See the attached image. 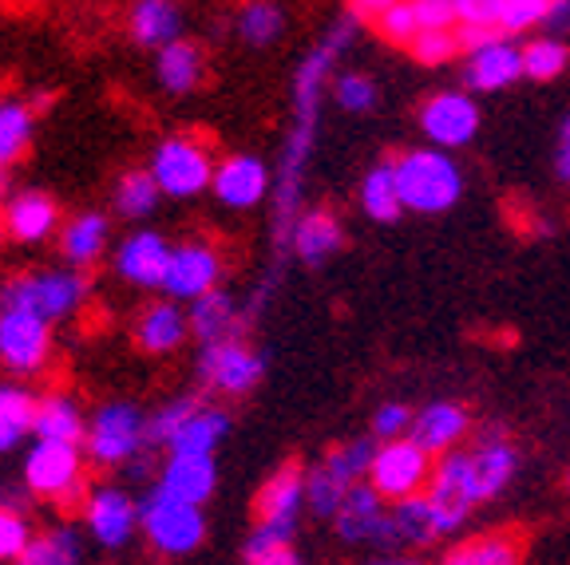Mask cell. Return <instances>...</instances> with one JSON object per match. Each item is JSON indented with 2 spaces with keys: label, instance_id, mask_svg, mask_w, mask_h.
Here are the masks:
<instances>
[{
  "label": "cell",
  "instance_id": "6da1fadb",
  "mask_svg": "<svg viewBox=\"0 0 570 565\" xmlns=\"http://www.w3.org/2000/svg\"><path fill=\"white\" fill-rule=\"evenodd\" d=\"M356 20H361L356 12L341 17L337 24L325 32V40L305 56L302 68H297L294 127H289V139H285V150H282V182H277V206H274V269H269V277L262 281L254 309L274 293L277 274H285V261L294 254V226H297V218H302L305 162H309V155H313V139H317V119H321V91H325V80H330V68L337 63V56L353 44Z\"/></svg>",
  "mask_w": 570,
  "mask_h": 565
},
{
  "label": "cell",
  "instance_id": "7a4b0ae2",
  "mask_svg": "<svg viewBox=\"0 0 570 565\" xmlns=\"http://www.w3.org/2000/svg\"><path fill=\"white\" fill-rule=\"evenodd\" d=\"M139 531L155 554L187 557L203 546L206 518L195 503H183V498L167 495L163 486H155L151 495L139 503Z\"/></svg>",
  "mask_w": 570,
  "mask_h": 565
},
{
  "label": "cell",
  "instance_id": "3957f363",
  "mask_svg": "<svg viewBox=\"0 0 570 565\" xmlns=\"http://www.w3.org/2000/svg\"><path fill=\"white\" fill-rule=\"evenodd\" d=\"M24 486L36 498L60 506H83L88 486H83V455L80 443L63 439H36L24 459Z\"/></svg>",
  "mask_w": 570,
  "mask_h": 565
},
{
  "label": "cell",
  "instance_id": "277c9868",
  "mask_svg": "<svg viewBox=\"0 0 570 565\" xmlns=\"http://www.w3.org/2000/svg\"><path fill=\"white\" fill-rule=\"evenodd\" d=\"M396 178H401V198L409 210L416 214H440L455 206L463 190L460 167L444 155V147L432 150H409L396 162Z\"/></svg>",
  "mask_w": 570,
  "mask_h": 565
},
{
  "label": "cell",
  "instance_id": "5b68a950",
  "mask_svg": "<svg viewBox=\"0 0 570 565\" xmlns=\"http://www.w3.org/2000/svg\"><path fill=\"white\" fill-rule=\"evenodd\" d=\"M91 281L71 269H45V274H20L0 289V305H17V309H36L48 320H63L88 300Z\"/></svg>",
  "mask_w": 570,
  "mask_h": 565
},
{
  "label": "cell",
  "instance_id": "8992f818",
  "mask_svg": "<svg viewBox=\"0 0 570 565\" xmlns=\"http://www.w3.org/2000/svg\"><path fill=\"white\" fill-rule=\"evenodd\" d=\"M151 175L167 198H195L214 182V155L195 135H170L155 147Z\"/></svg>",
  "mask_w": 570,
  "mask_h": 565
},
{
  "label": "cell",
  "instance_id": "52a82bcc",
  "mask_svg": "<svg viewBox=\"0 0 570 565\" xmlns=\"http://www.w3.org/2000/svg\"><path fill=\"white\" fill-rule=\"evenodd\" d=\"M83 447L99 467H127L147 450V416L135 404H104L91 416Z\"/></svg>",
  "mask_w": 570,
  "mask_h": 565
},
{
  "label": "cell",
  "instance_id": "ba28073f",
  "mask_svg": "<svg viewBox=\"0 0 570 565\" xmlns=\"http://www.w3.org/2000/svg\"><path fill=\"white\" fill-rule=\"evenodd\" d=\"M52 353V320L36 309L0 305V364L12 376H36Z\"/></svg>",
  "mask_w": 570,
  "mask_h": 565
},
{
  "label": "cell",
  "instance_id": "9c48e42d",
  "mask_svg": "<svg viewBox=\"0 0 570 565\" xmlns=\"http://www.w3.org/2000/svg\"><path fill=\"white\" fill-rule=\"evenodd\" d=\"M368 483L389 503L420 495L432 483V450L420 447L416 439H389L384 447H376L373 467H368Z\"/></svg>",
  "mask_w": 570,
  "mask_h": 565
},
{
  "label": "cell",
  "instance_id": "30bf717a",
  "mask_svg": "<svg viewBox=\"0 0 570 565\" xmlns=\"http://www.w3.org/2000/svg\"><path fill=\"white\" fill-rule=\"evenodd\" d=\"M262 371H266V360L249 345H242L238 336L210 340L198 356V376L218 396H246L262 384Z\"/></svg>",
  "mask_w": 570,
  "mask_h": 565
},
{
  "label": "cell",
  "instance_id": "8fae6325",
  "mask_svg": "<svg viewBox=\"0 0 570 565\" xmlns=\"http://www.w3.org/2000/svg\"><path fill=\"white\" fill-rule=\"evenodd\" d=\"M428 498L436 511V534H455L475 506L472 498V478H468V450H444V459L432 467V483H428Z\"/></svg>",
  "mask_w": 570,
  "mask_h": 565
},
{
  "label": "cell",
  "instance_id": "7c38bea8",
  "mask_svg": "<svg viewBox=\"0 0 570 565\" xmlns=\"http://www.w3.org/2000/svg\"><path fill=\"white\" fill-rule=\"evenodd\" d=\"M420 127L436 147H463L480 131V107L463 91H440L420 107Z\"/></svg>",
  "mask_w": 570,
  "mask_h": 565
},
{
  "label": "cell",
  "instance_id": "4fadbf2b",
  "mask_svg": "<svg viewBox=\"0 0 570 565\" xmlns=\"http://www.w3.org/2000/svg\"><path fill=\"white\" fill-rule=\"evenodd\" d=\"M83 526L104 549H119L139 531V506L116 486H104V490H91L83 498Z\"/></svg>",
  "mask_w": 570,
  "mask_h": 565
},
{
  "label": "cell",
  "instance_id": "5bb4252c",
  "mask_svg": "<svg viewBox=\"0 0 570 565\" xmlns=\"http://www.w3.org/2000/svg\"><path fill=\"white\" fill-rule=\"evenodd\" d=\"M218 274H223L218 249L206 246V241H187V246L170 249V266H167V277H163V293L175 300H195L218 285Z\"/></svg>",
  "mask_w": 570,
  "mask_h": 565
},
{
  "label": "cell",
  "instance_id": "9a60e30c",
  "mask_svg": "<svg viewBox=\"0 0 570 565\" xmlns=\"http://www.w3.org/2000/svg\"><path fill=\"white\" fill-rule=\"evenodd\" d=\"M515 447L503 439V432L488 427L475 443V450H468V478H472V498L475 503H488L495 498L503 486L515 478Z\"/></svg>",
  "mask_w": 570,
  "mask_h": 565
},
{
  "label": "cell",
  "instance_id": "2e32d148",
  "mask_svg": "<svg viewBox=\"0 0 570 565\" xmlns=\"http://www.w3.org/2000/svg\"><path fill=\"white\" fill-rule=\"evenodd\" d=\"M305 506V470L297 463H285L282 470L266 478V486L254 498V514H258V526H274V531L294 534L297 514Z\"/></svg>",
  "mask_w": 570,
  "mask_h": 565
},
{
  "label": "cell",
  "instance_id": "e0dca14e",
  "mask_svg": "<svg viewBox=\"0 0 570 565\" xmlns=\"http://www.w3.org/2000/svg\"><path fill=\"white\" fill-rule=\"evenodd\" d=\"M170 249L167 238L151 230H139L131 238H124V246L116 249V274L124 281L139 285V289H163V277L170 266Z\"/></svg>",
  "mask_w": 570,
  "mask_h": 565
},
{
  "label": "cell",
  "instance_id": "ac0fdd59",
  "mask_svg": "<svg viewBox=\"0 0 570 565\" xmlns=\"http://www.w3.org/2000/svg\"><path fill=\"white\" fill-rule=\"evenodd\" d=\"M384 495L376 490L373 483H353L348 486L345 503L337 506L333 522H337V534L348 542V546H365V542H381V531H384Z\"/></svg>",
  "mask_w": 570,
  "mask_h": 565
},
{
  "label": "cell",
  "instance_id": "d6986e66",
  "mask_svg": "<svg viewBox=\"0 0 570 565\" xmlns=\"http://www.w3.org/2000/svg\"><path fill=\"white\" fill-rule=\"evenodd\" d=\"M210 190L218 195V202L230 206V210H249V206H258L269 190L266 162H258L254 155H230L226 162L214 167Z\"/></svg>",
  "mask_w": 570,
  "mask_h": 565
},
{
  "label": "cell",
  "instance_id": "ffe728a7",
  "mask_svg": "<svg viewBox=\"0 0 570 565\" xmlns=\"http://www.w3.org/2000/svg\"><path fill=\"white\" fill-rule=\"evenodd\" d=\"M167 495L183 498V503L203 506L218 486V467H214V455H195V450H170L167 463L159 470V483Z\"/></svg>",
  "mask_w": 570,
  "mask_h": 565
},
{
  "label": "cell",
  "instance_id": "44dd1931",
  "mask_svg": "<svg viewBox=\"0 0 570 565\" xmlns=\"http://www.w3.org/2000/svg\"><path fill=\"white\" fill-rule=\"evenodd\" d=\"M436 534V511H432V498L428 495H412L401 498V503L392 506L389 518H384V531H381V549H409V546H428Z\"/></svg>",
  "mask_w": 570,
  "mask_h": 565
},
{
  "label": "cell",
  "instance_id": "7402d4cb",
  "mask_svg": "<svg viewBox=\"0 0 570 565\" xmlns=\"http://www.w3.org/2000/svg\"><path fill=\"white\" fill-rule=\"evenodd\" d=\"M187 333H190V313L178 309L175 297L147 305L139 313V320H135V345L147 356H167L175 348H183Z\"/></svg>",
  "mask_w": 570,
  "mask_h": 565
},
{
  "label": "cell",
  "instance_id": "603a6c76",
  "mask_svg": "<svg viewBox=\"0 0 570 565\" xmlns=\"http://www.w3.org/2000/svg\"><path fill=\"white\" fill-rule=\"evenodd\" d=\"M519 76H523V52L511 44L508 36H499L491 44L468 52L463 80L472 83L475 91H499V88H508V83H515Z\"/></svg>",
  "mask_w": 570,
  "mask_h": 565
},
{
  "label": "cell",
  "instance_id": "cb8c5ba5",
  "mask_svg": "<svg viewBox=\"0 0 570 565\" xmlns=\"http://www.w3.org/2000/svg\"><path fill=\"white\" fill-rule=\"evenodd\" d=\"M155 76H159V83L170 91V96H190L206 76L203 48L190 44L187 36L170 40V44L159 48V56H155Z\"/></svg>",
  "mask_w": 570,
  "mask_h": 565
},
{
  "label": "cell",
  "instance_id": "d4e9b609",
  "mask_svg": "<svg viewBox=\"0 0 570 565\" xmlns=\"http://www.w3.org/2000/svg\"><path fill=\"white\" fill-rule=\"evenodd\" d=\"M183 36V9L178 0H135L131 9V40L139 48H167Z\"/></svg>",
  "mask_w": 570,
  "mask_h": 565
},
{
  "label": "cell",
  "instance_id": "484cf974",
  "mask_svg": "<svg viewBox=\"0 0 570 565\" xmlns=\"http://www.w3.org/2000/svg\"><path fill=\"white\" fill-rule=\"evenodd\" d=\"M341 246H345V234L330 210H302L294 226V254L305 266H325Z\"/></svg>",
  "mask_w": 570,
  "mask_h": 565
},
{
  "label": "cell",
  "instance_id": "4316f807",
  "mask_svg": "<svg viewBox=\"0 0 570 565\" xmlns=\"http://www.w3.org/2000/svg\"><path fill=\"white\" fill-rule=\"evenodd\" d=\"M4 218H9V238L17 241H45L52 238L56 221H60V210L48 195L40 190H24L17 195L9 206H4Z\"/></svg>",
  "mask_w": 570,
  "mask_h": 565
},
{
  "label": "cell",
  "instance_id": "83f0119b",
  "mask_svg": "<svg viewBox=\"0 0 570 565\" xmlns=\"http://www.w3.org/2000/svg\"><path fill=\"white\" fill-rule=\"evenodd\" d=\"M468 432V412L460 404H432L420 416H412V439L428 447L432 455H444Z\"/></svg>",
  "mask_w": 570,
  "mask_h": 565
},
{
  "label": "cell",
  "instance_id": "f1b7e54d",
  "mask_svg": "<svg viewBox=\"0 0 570 565\" xmlns=\"http://www.w3.org/2000/svg\"><path fill=\"white\" fill-rule=\"evenodd\" d=\"M226 432H230V416H226L223 407L198 404L195 412L183 419V427L170 435L167 450H195V455H214V447L226 439Z\"/></svg>",
  "mask_w": 570,
  "mask_h": 565
},
{
  "label": "cell",
  "instance_id": "f546056e",
  "mask_svg": "<svg viewBox=\"0 0 570 565\" xmlns=\"http://www.w3.org/2000/svg\"><path fill=\"white\" fill-rule=\"evenodd\" d=\"M190 333L210 345V340H226V336H238L242 333V313L234 309V300L226 293L210 289L203 297H195L190 305Z\"/></svg>",
  "mask_w": 570,
  "mask_h": 565
},
{
  "label": "cell",
  "instance_id": "4dcf8cb0",
  "mask_svg": "<svg viewBox=\"0 0 570 565\" xmlns=\"http://www.w3.org/2000/svg\"><path fill=\"white\" fill-rule=\"evenodd\" d=\"M107 234H111V226H107L104 214H76L60 234V249L68 257V266H96L107 249Z\"/></svg>",
  "mask_w": 570,
  "mask_h": 565
},
{
  "label": "cell",
  "instance_id": "1f68e13d",
  "mask_svg": "<svg viewBox=\"0 0 570 565\" xmlns=\"http://www.w3.org/2000/svg\"><path fill=\"white\" fill-rule=\"evenodd\" d=\"M36 439H63V443H83L88 439V424L76 399L68 396H48L36 404Z\"/></svg>",
  "mask_w": 570,
  "mask_h": 565
},
{
  "label": "cell",
  "instance_id": "d6a6232c",
  "mask_svg": "<svg viewBox=\"0 0 570 565\" xmlns=\"http://www.w3.org/2000/svg\"><path fill=\"white\" fill-rule=\"evenodd\" d=\"M519 557H523V538L511 531L480 534V538L448 549V562L452 565H515Z\"/></svg>",
  "mask_w": 570,
  "mask_h": 565
},
{
  "label": "cell",
  "instance_id": "836d02e7",
  "mask_svg": "<svg viewBox=\"0 0 570 565\" xmlns=\"http://www.w3.org/2000/svg\"><path fill=\"white\" fill-rule=\"evenodd\" d=\"M361 206L373 221H396L404 210L401 198V178H396V162H381L368 170L365 186H361Z\"/></svg>",
  "mask_w": 570,
  "mask_h": 565
},
{
  "label": "cell",
  "instance_id": "e575fe53",
  "mask_svg": "<svg viewBox=\"0 0 570 565\" xmlns=\"http://www.w3.org/2000/svg\"><path fill=\"white\" fill-rule=\"evenodd\" d=\"M36 404L28 391L20 388H0V455L17 450L28 439V432H36Z\"/></svg>",
  "mask_w": 570,
  "mask_h": 565
},
{
  "label": "cell",
  "instance_id": "d590c367",
  "mask_svg": "<svg viewBox=\"0 0 570 565\" xmlns=\"http://www.w3.org/2000/svg\"><path fill=\"white\" fill-rule=\"evenodd\" d=\"M159 198H163V190H159V182H155L151 167L127 170V175L116 182V214H124V218H131V221L155 214Z\"/></svg>",
  "mask_w": 570,
  "mask_h": 565
},
{
  "label": "cell",
  "instance_id": "8d00e7d4",
  "mask_svg": "<svg viewBox=\"0 0 570 565\" xmlns=\"http://www.w3.org/2000/svg\"><path fill=\"white\" fill-rule=\"evenodd\" d=\"M285 32V12L269 0H246L238 12V36L249 48H269Z\"/></svg>",
  "mask_w": 570,
  "mask_h": 565
},
{
  "label": "cell",
  "instance_id": "74e56055",
  "mask_svg": "<svg viewBox=\"0 0 570 565\" xmlns=\"http://www.w3.org/2000/svg\"><path fill=\"white\" fill-rule=\"evenodd\" d=\"M80 557H83L80 534L60 526V531H48V534H40V538L28 542L20 562L24 565H71V562H80Z\"/></svg>",
  "mask_w": 570,
  "mask_h": 565
},
{
  "label": "cell",
  "instance_id": "f35d334b",
  "mask_svg": "<svg viewBox=\"0 0 570 565\" xmlns=\"http://www.w3.org/2000/svg\"><path fill=\"white\" fill-rule=\"evenodd\" d=\"M32 123L36 119L28 103H17V99L0 103V159L17 162L24 155L28 142H32Z\"/></svg>",
  "mask_w": 570,
  "mask_h": 565
},
{
  "label": "cell",
  "instance_id": "ab89813d",
  "mask_svg": "<svg viewBox=\"0 0 570 565\" xmlns=\"http://www.w3.org/2000/svg\"><path fill=\"white\" fill-rule=\"evenodd\" d=\"M348 486L353 483H345L337 470H330L321 463V467H313L309 475H305V503H309V511L321 514V518H333L337 506L345 503Z\"/></svg>",
  "mask_w": 570,
  "mask_h": 565
},
{
  "label": "cell",
  "instance_id": "60d3db41",
  "mask_svg": "<svg viewBox=\"0 0 570 565\" xmlns=\"http://www.w3.org/2000/svg\"><path fill=\"white\" fill-rule=\"evenodd\" d=\"M294 534L289 531H274V526H258V531L249 534L246 549H242V557L254 565H294L297 554H294Z\"/></svg>",
  "mask_w": 570,
  "mask_h": 565
},
{
  "label": "cell",
  "instance_id": "b9f144b4",
  "mask_svg": "<svg viewBox=\"0 0 570 565\" xmlns=\"http://www.w3.org/2000/svg\"><path fill=\"white\" fill-rule=\"evenodd\" d=\"M409 52L416 56L420 63H428V68H440V63H448L452 56H460V36H455V28H420L416 40L409 44Z\"/></svg>",
  "mask_w": 570,
  "mask_h": 565
},
{
  "label": "cell",
  "instance_id": "7bdbcfd3",
  "mask_svg": "<svg viewBox=\"0 0 570 565\" xmlns=\"http://www.w3.org/2000/svg\"><path fill=\"white\" fill-rule=\"evenodd\" d=\"M373 455H376L373 439H356V443H348V447H333L321 463H325L330 470H337L345 483H361V478H368Z\"/></svg>",
  "mask_w": 570,
  "mask_h": 565
},
{
  "label": "cell",
  "instance_id": "ee69618b",
  "mask_svg": "<svg viewBox=\"0 0 570 565\" xmlns=\"http://www.w3.org/2000/svg\"><path fill=\"white\" fill-rule=\"evenodd\" d=\"M376 32L396 48H409L420 32V20H416V9H412V0H396L389 4L384 12H376Z\"/></svg>",
  "mask_w": 570,
  "mask_h": 565
},
{
  "label": "cell",
  "instance_id": "f6af8a7d",
  "mask_svg": "<svg viewBox=\"0 0 570 565\" xmlns=\"http://www.w3.org/2000/svg\"><path fill=\"white\" fill-rule=\"evenodd\" d=\"M567 60L570 52L559 40H534V44L523 48V76H531V80H554L567 68Z\"/></svg>",
  "mask_w": 570,
  "mask_h": 565
},
{
  "label": "cell",
  "instance_id": "bcb514c9",
  "mask_svg": "<svg viewBox=\"0 0 570 565\" xmlns=\"http://www.w3.org/2000/svg\"><path fill=\"white\" fill-rule=\"evenodd\" d=\"M195 407H198V396H178V399H170V404H163L159 412L147 419V443H151V447H167L170 435L183 427V419H187Z\"/></svg>",
  "mask_w": 570,
  "mask_h": 565
},
{
  "label": "cell",
  "instance_id": "7dc6e473",
  "mask_svg": "<svg viewBox=\"0 0 570 565\" xmlns=\"http://www.w3.org/2000/svg\"><path fill=\"white\" fill-rule=\"evenodd\" d=\"M333 99H337L345 111H368L376 103V83L361 71H345L333 80Z\"/></svg>",
  "mask_w": 570,
  "mask_h": 565
},
{
  "label": "cell",
  "instance_id": "c3c4849f",
  "mask_svg": "<svg viewBox=\"0 0 570 565\" xmlns=\"http://www.w3.org/2000/svg\"><path fill=\"white\" fill-rule=\"evenodd\" d=\"M32 542V531H28V522L20 518L12 506L0 503V562H20Z\"/></svg>",
  "mask_w": 570,
  "mask_h": 565
},
{
  "label": "cell",
  "instance_id": "681fc988",
  "mask_svg": "<svg viewBox=\"0 0 570 565\" xmlns=\"http://www.w3.org/2000/svg\"><path fill=\"white\" fill-rule=\"evenodd\" d=\"M404 427H412L409 404H381L373 416V435L376 439H401Z\"/></svg>",
  "mask_w": 570,
  "mask_h": 565
},
{
  "label": "cell",
  "instance_id": "f907efd6",
  "mask_svg": "<svg viewBox=\"0 0 570 565\" xmlns=\"http://www.w3.org/2000/svg\"><path fill=\"white\" fill-rule=\"evenodd\" d=\"M460 24H503V0H455Z\"/></svg>",
  "mask_w": 570,
  "mask_h": 565
},
{
  "label": "cell",
  "instance_id": "816d5d0a",
  "mask_svg": "<svg viewBox=\"0 0 570 565\" xmlns=\"http://www.w3.org/2000/svg\"><path fill=\"white\" fill-rule=\"evenodd\" d=\"M416 9L420 28H455L460 17H455V0H412Z\"/></svg>",
  "mask_w": 570,
  "mask_h": 565
},
{
  "label": "cell",
  "instance_id": "f5cc1de1",
  "mask_svg": "<svg viewBox=\"0 0 570 565\" xmlns=\"http://www.w3.org/2000/svg\"><path fill=\"white\" fill-rule=\"evenodd\" d=\"M389 4H396V0H348V9L361 20H376V12H384Z\"/></svg>",
  "mask_w": 570,
  "mask_h": 565
},
{
  "label": "cell",
  "instance_id": "db71d44e",
  "mask_svg": "<svg viewBox=\"0 0 570 565\" xmlns=\"http://www.w3.org/2000/svg\"><path fill=\"white\" fill-rule=\"evenodd\" d=\"M559 175L570 182V116H567V123H562V131H559Z\"/></svg>",
  "mask_w": 570,
  "mask_h": 565
},
{
  "label": "cell",
  "instance_id": "11a10c76",
  "mask_svg": "<svg viewBox=\"0 0 570 565\" xmlns=\"http://www.w3.org/2000/svg\"><path fill=\"white\" fill-rule=\"evenodd\" d=\"M547 24L570 28V0H554V4H551V17H547Z\"/></svg>",
  "mask_w": 570,
  "mask_h": 565
},
{
  "label": "cell",
  "instance_id": "9f6ffc18",
  "mask_svg": "<svg viewBox=\"0 0 570 565\" xmlns=\"http://www.w3.org/2000/svg\"><path fill=\"white\" fill-rule=\"evenodd\" d=\"M9 238V218H4V210H0V241Z\"/></svg>",
  "mask_w": 570,
  "mask_h": 565
},
{
  "label": "cell",
  "instance_id": "6f0895ef",
  "mask_svg": "<svg viewBox=\"0 0 570 565\" xmlns=\"http://www.w3.org/2000/svg\"><path fill=\"white\" fill-rule=\"evenodd\" d=\"M0 170H4V159H0Z\"/></svg>",
  "mask_w": 570,
  "mask_h": 565
}]
</instances>
